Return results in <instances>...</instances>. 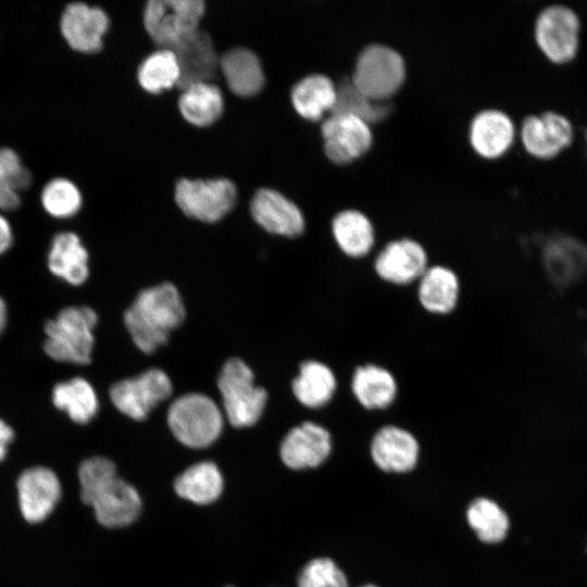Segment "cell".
<instances>
[{"mask_svg": "<svg viewBox=\"0 0 587 587\" xmlns=\"http://www.w3.org/2000/svg\"><path fill=\"white\" fill-rule=\"evenodd\" d=\"M185 314L177 288L162 283L138 294L124 313V323L137 348L152 353L167 341L170 333L184 322Z\"/></svg>", "mask_w": 587, "mask_h": 587, "instance_id": "6da1fadb", "label": "cell"}, {"mask_svg": "<svg viewBox=\"0 0 587 587\" xmlns=\"http://www.w3.org/2000/svg\"><path fill=\"white\" fill-rule=\"evenodd\" d=\"M97 313L86 305L63 308L45 324L43 350L54 361L87 365L95 346Z\"/></svg>", "mask_w": 587, "mask_h": 587, "instance_id": "7a4b0ae2", "label": "cell"}, {"mask_svg": "<svg viewBox=\"0 0 587 587\" xmlns=\"http://www.w3.org/2000/svg\"><path fill=\"white\" fill-rule=\"evenodd\" d=\"M167 424L180 444L199 449L218 438L223 428V414L211 398L191 392L173 401L167 412Z\"/></svg>", "mask_w": 587, "mask_h": 587, "instance_id": "3957f363", "label": "cell"}, {"mask_svg": "<svg viewBox=\"0 0 587 587\" xmlns=\"http://www.w3.org/2000/svg\"><path fill=\"white\" fill-rule=\"evenodd\" d=\"M223 408L228 422L235 427H249L257 423L264 410L267 394L255 386L250 367L240 359L227 360L217 378Z\"/></svg>", "mask_w": 587, "mask_h": 587, "instance_id": "277c9868", "label": "cell"}, {"mask_svg": "<svg viewBox=\"0 0 587 587\" xmlns=\"http://www.w3.org/2000/svg\"><path fill=\"white\" fill-rule=\"evenodd\" d=\"M405 74L400 52L384 43H370L358 54L350 79L366 96L387 101L402 86Z\"/></svg>", "mask_w": 587, "mask_h": 587, "instance_id": "5b68a950", "label": "cell"}, {"mask_svg": "<svg viewBox=\"0 0 587 587\" xmlns=\"http://www.w3.org/2000/svg\"><path fill=\"white\" fill-rule=\"evenodd\" d=\"M582 22L569 5L554 3L545 7L534 23L535 42L544 57L553 64L574 61L580 46Z\"/></svg>", "mask_w": 587, "mask_h": 587, "instance_id": "8992f818", "label": "cell"}, {"mask_svg": "<svg viewBox=\"0 0 587 587\" xmlns=\"http://www.w3.org/2000/svg\"><path fill=\"white\" fill-rule=\"evenodd\" d=\"M204 12L201 0H150L143 9V26L160 48L173 49L199 29Z\"/></svg>", "mask_w": 587, "mask_h": 587, "instance_id": "52a82bcc", "label": "cell"}, {"mask_svg": "<svg viewBox=\"0 0 587 587\" xmlns=\"http://www.w3.org/2000/svg\"><path fill=\"white\" fill-rule=\"evenodd\" d=\"M175 201L189 217L214 223L223 218L235 205L237 189L226 178H182L175 185Z\"/></svg>", "mask_w": 587, "mask_h": 587, "instance_id": "ba28073f", "label": "cell"}, {"mask_svg": "<svg viewBox=\"0 0 587 587\" xmlns=\"http://www.w3.org/2000/svg\"><path fill=\"white\" fill-rule=\"evenodd\" d=\"M172 389L165 372L150 369L136 377L116 382L111 386L109 395L120 412L141 421L157 404L171 396Z\"/></svg>", "mask_w": 587, "mask_h": 587, "instance_id": "9c48e42d", "label": "cell"}, {"mask_svg": "<svg viewBox=\"0 0 587 587\" xmlns=\"http://www.w3.org/2000/svg\"><path fill=\"white\" fill-rule=\"evenodd\" d=\"M574 136L572 121L565 114L552 110L527 115L520 128L525 151L539 160L559 157L572 145Z\"/></svg>", "mask_w": 587, "mask_h": 587, "instance_id": "30bf717a", "label": "cell"}, {"mask_svg": "<svg viewBox=\"0 0 587 587\" xmlns=\"http://www.w3.org/2000/svg\"><path fill=\"white\" fill-rule=\"evenodd\" d=\"M425 247L411 237L388 241L373 262L375 275L384 283L405 287L416 283L429 266Z\"/></svg>", "mask_w": 587, "mask_h": 587, "instance_id": "8fae6325", "label": "cell"}, {"mask_svg": "<svg viewBox=\"0 0 587 587\" xmlns=\"http://www.w3.org/2000/svg\"><path fill=\"white\" fill-rule=\"evenodd\" d=\"M540 259L546 278L558 289L573 287L587 276V245L573 235L549 236Z\"/></svg>", "mask_w": 587, "mask_h": 587, "instance_id": "7c38bea8", "label": "cell"}, {"mask_svg": "<svg viewBox=\"0 0 587 587\" xmlns=\"http://www.w3.org/2000/svg\"><path fill=\"white\" fill-rule=\"evenodd\" d=\"M321 133L326 157L337 164L358 159L373 143L371 124L349 113H329L322 123Z\"/></svg>", "mask_w": 587, "mask_h": 587, "instance_id": "4fadbf2b", "label": "cell"}, {"mask_svg": "<svg viewBox=\"0 0 587 587\" xmlns=\"http://www.w3.org/2000/svg\"><path fill=\"white\" fill-rule=\"evenodd\" d=\"M420 442L408 428L396 424L382 425L370 441V455L374 464L387 473L412 471L420 458Z\"/></svg>", "mask_w": 587, "mask_h": 587, "instance_id": "5bb4252c", "label": "cell"}, {"mask_svg": "<svg viewBox=\"0 0 587 587\" xmlns=\"http://www.w3.org/2000/svg\"><path fill=\"white\" fill-rule=\"evenodd\" d=\"M333 450L332 435L324 426L303 422L291 428L280 442L279 455L291 470L314 469L324 463Z\"/></svg>", "mask_w": 587, "mask_h": 587, "instance_id": "9a60e30c", "label": "cell"}, {"mask_svg": "<svg viewBox=\"0 0 587 587\" xmlns=\"http://www.w3.org/2000/svg\"><path fill=\"white\" fill-rule=\"evenodd\" d=\"M109 26V16L101 8L84 2L68 3L60 18L63 38L73 50L82 53L100 51Z\"/></svg>", "mask_w": 587, "mask_h": 587, "instance_id": "2e32d148", "label": "cell"}, {"mask_svg": "<svg viewBox=\"0 0 587 587\" xmlns=\"http://www.w3.org/2000/svg\"><path fill=\"white\" fill-rule=\"evenodd\" d=\"M16 486L21 513L29 523L43 521L61 498L57 474L45 466L25 470L18 476Z\"/></svg>", "mask_w": 587, "mask_h": 587, "instance_id": "e0dca14e", "label": "cell"}, {"mask_svg": "<svg viewBox=\"0 0 587 587\" xmlns=\"http://www.w3.org/2000/svg\"><path fill=\"white\" fill-rule=\"evenodd\" d=\"M253 220L268 233L297 237L305 227L299 207L286 196L271 188L255 191L250 202Z\"/></svg>", "mask_w": 587, "mask_h": 587, "instance_id": "ac0fdd59", "label": "cell"}, {"mask_svg": "<svg viewBox=\"0 0 587 587\" xmlns=\"http://www.w3.org/2000/svg\"><path fill=\"white\" fill-rule=\"evenodd\" d=\"M86 504L93 509L101 525L117 528L136 521L142 502L137 489L117 476L98 489Z\"/></svg>", "mask_w": 587, "mask_h": 587, "instance_id": "d6986e66", "label": "cell"}, {"mask_svg": "<svg viewBox=\"0 0 587 587\" xmlns=\"http://www.w3.org/2000/svg\"><path fill=\"white\" fill-rule=\"evenodd\" d=\"M350 391L362 409L384 411L397 401L399 383L395 374L386 366L366 362L353 369Z\"/></svg>", "mask_w": 587, "mask_h": 587, "instance_id": "ffe728a7", "label": "cell"}, {"mask_svg": "<svg viewBox=\"0 0 587 587\" xmlns=\"http://www.w3.org/2000/svg\"><path fill=\"white\" fill-rule=\"evenodd\" d=\"M180 70L178 87L196 83H212L220 72V57L211 36L198 29L172 49Z\"/></svg>", "mask_w": 587, "mask_h": 587, "instance_id": "44dd1931", "label": "cell"}, {"mask_svg": "<svg viewBox=\"0 0 587 587\" xmlns=\"http://www.w3.org/2000/svg\"><path fill=\"white\" fill-rule=\"evenodd\" d=\"M416 284V299L425 312L445 316L457 310L461 297V280L452 267L444 264L429 265Z\"/></svg>", "mask_w": 587, "mask_h": 587, "instance_id": "7402d4cb", "label": "cell"}, {"mask_svg": "<svg viewBox=\"0 0 587 587\" xmlns=\"http://www.w3.org/2000/svg\"><path fill=\"white\" fill-rule=\"evenodd\" d=\"M469 134L470 142L479 155L495 159L511 148L516 129L514 122L504 111L485 109L472 118Z\"/></svg>", "mask_w": 587, "mask_h": 587, "instance_id": "603a6c76", "label": "cell"}, {"mask_svg": "<svg viewBox=\"0 0 587 587\" xmlns=\"http://www.w3.org/2000/svg\"><path fill=\"white\" fill-rule=\"evenodd\" d=\"M88 260V251L77 234L61 232L54 235L47 257L48 268L54 276L79 286L89 276Z\"/></svg>", "mask_w": 587, "mask_h": 587, "instance_id": "cb8c5ba5", "label": "cell"}, {"mask_svg": "<svg viewBox=\"0 0 587 587\" xmlns=\"http://www.w3.org/2000/svg\"><path fill=\"white\" fill-rule=\"evenodd\" d=\"M332 234L339 250L353 260L367 257L376 239L371 218L358 209L339 211L333 217Z\"/></svg>", "mask_w": 587, "mask_h": 587, "instance_id": "d4e9b609", "label": "cell"}, {"mask_svg": "<svg viewBox=\"0 0 587 587\" xmlns=\"http://www.w3.org/2000/svg\"><path fill=\"white\" fill-rule=\"evenodd\" d=\"M220 72L230 91L239 97H252L265 83L258 55L246 48H234L220 57Z\"/></svg>", "mask_w": 587, "mask_h": 587, "instance_id": "484cf974", "label": "cell"}, {"mask_svg": "<svg viewBox=\"0 0 587 587\" xmlns=\"http://www.w3.org/2000/svg\"><path fill=\"white\" fill-rule=\"evenodd\" d=\"M292 392L305 408L321 409L334 399L338 380L329 365L317 360H308L300 364L299 374L292 380Z\"/></svg>", "mask_w": 587, "mask_h": 587, "instance_id": "4316f807", "label": "cell"}, {"mask_svg": "<svg viewBox=\"0 0 587 587\" xmlns=\"http://www.w3.org/2000/svg\"><path fill=\"white\" fill-rule=\"evenodd\" d=\"M337 95V86L330 77L321 73L309 74L292 87L290 100L296 112L303 118L317 121L330 113Z\"/></svg>", "mask_w": 587, "mask_h": 587, "instance_id": "83f0119b", "label": "cell"}, {"mask_svg": "<svg viewBox=\"0 0 587 587\" xmlns=\"http://www.w3.org/2000/svg\"><path fill=\"white\" fill-rule=\"evenodd\" d=\"M223 488V475L211 461L190 465L174 482V490L178 497L200 505L216 501Z\"/></svg>", "mask_w": 587, "mask_h": 587, "instance_id": "f1b7e54d", "label": "cell"}, {"mask_svg": "<svg viewBox=\"0 0 587 587\" xmlns=\"http://www.w3.org/2000/svg\"><path fill=\"white\" fill-rule=\"evenodd\" d=\"M182 89L178 109L188 123L205 127L216 122L223 114V95L213 83H196Z\"/></svg>", "mask_w": 587, "mask_h": 587, "instance_id": "f546056e", "label": "cell"}, {"mask_svg": "<svg viewBox=\"0 0 587 587\" xmlns=\"http://www.w3.org/2000/svg\"><path fill=\"white\" fill-rule=\"evenodd\" d=\"M52 402L77 424L89 423L99 409L95 388L83 377H73L55 384L52 389Z\"/></svg>", "mask_w": 587, "mask_h": 587, "instance_id": "4dcf8cb0", "label": "cell"}, {"mask_svg": "<svg viewBox=\"0 0 587 587\" xmlns=\"http://www.w3.org/2000/svg\"><path fill=\"white\" fill-rule=\"evenodd\" d=\"M466 521L477 538L488 545L503 541L511 527L504 509L485 497L476 498L469 504Z\"/></svg>", "mask_w": 587, "mask_h": 587, "instance_id": "1f68e13d", "label": "cell"}, {"mask_svg": "<svg viewBox=\"0 0 587 587\" xmlns=\"http://www.w3.org/2000/svg\"><path fill=\"white\" fill-rule=\"evenodd\" d=\"M180 70L172 49L160 48L149 54L139 65L137 78L142 89L160 93L177 85Z\"/></svg>", "mask_w": 587, "mask_h": 587, "instance_id": "d6a6232c", "label": "cell"}, {"mask_svg": "<svg viewBox=\"0 0 587 587\" xmlns=\"http://www.w3.org/2000/svg\"><path fill=\"white\" fill-rule=\"evenodd\" d=\"M336 86V101L330 113H349L372 124L382 121L391 112L389 100H376L366 96L353 85L350 78H344Z\"/></svg>", "mask_w": 587, "mask_h": 587, "instance_id": "836d02e7", "label": "cell"}, {"mask_svg": "<svg viewBox=\"0 0 587 587\" xmlns=\"http://www.w3.org/2000/svg\"><path fill=\"white\" fill-rule=\"evenodd\" d=\"M30 172L11 148H0V211L15 210L21 203L20 192L32 184Z\"/></svg>", "mask_w": 587, "mask_h": 587, "instance_id": "e575fe53", "label": "cell"}, {"mask_svg": "<svg viewBox=\"0 0 587 587\" xmlns=\"http://www.w3.org/2000/svg\"><path fill=\"white\" fill-rule=\"evenodd\" d=\"M43 210L57 218H68L78 213L83 204L79 188L65 177L49 180L40 193Z\"/></svg>", "mask_w": 587, "mask_h": 587, "instance_id": "d590c367", "label": "cell"}, {"mask_svg": "<svg viewBox=\"0 0 587 587\" xmlns=\"http://www.w3.org/2000/svg\"><path fill=\"white\" fill-rule=\"evenodd\" d=\"M297 587H349L344 571L329 558H315L303 565Z\"/></svg>", "mask_w": 587, "mask_h": 587, "instance_id": "8d00e7d4", "label": "cell"}, {"mask_svg": "<svg viewBox=\"0 0 587 587\" xmlns=\"http://www.w3.org/2000/svg\"><path fill=\"white\" fill-rule=\"evenodd\" d=\"M116 477L117 472L113 461L104 457L84 460L78 469L82 500L87 503L98 489Z\"/></svg>", "mask_w": 587, "mask_h": 587, "instance_id": "74e56055", "label": "cell"}, {"mask_svg": "<svg viewBox=\"0 0 587 587\" xmlns=\"http://www.w3.org/2000/svg\"><path fill=\"white\" fill-rule=\"evenodd\" d=\"M13 243V230L8 218L0 213V255L7 252Z\"/></svg>", "mask_w": 587, "mask_h": 587, "instance_id": "f35d334b", "label": "cell"}, {"mask_svg": "<svg viewBox=\"0 0 587 587\" xmlns=\"http://www.w3.org/2000/svg\"><path fill=\"white\" fill-rule=\"evenodd\" d=\"M14 438L12 427L0 419V462L5 458L9 445Z\"/></svg>", "mask_w": 587, "mask_h": 587, "instance_id": "ab89813d", "label": "cell"}, {"mask_svg": "<svg viewBox=\"0 0 587 587\" xmlns=\"http://www.w3.org/2000/svg\"><path fill=\"white\" fill-rule=\"evenodd\" d=\"M8 322V309L7 303L0 297V335L3 333Z\"/></svg>", "mask_w": 587, "mask_h": 587, "instance_id": "60d3db41", "label": "cell"}, {"mask_svg": "<svg viewBox=\"0 0 587 587\" xmlns=\"http://www.w3.org/2000/svg\"><path fill=\"white\" fill-rule=\"evenodd\" d=\"M361 587H377V586L372 585V584H367V585H364V586H361Z\"/></svg>", "mask_w": 587, "mask_h": 587, "instance_id": "b9f144b4", "label": "cell"}, {"mask_svg": "<svg viewBox=\"0 0 587 587\" xmlns=\"http://www.w3.org/2000/svg\"><path fill=\"white\" fill-rule=\"evenodd\" d=\"M586 148H587V132H586Z\"/></svg>", "mask_w": 587, "mask_h": 587, "instance_id": "7bdbcfd3", "label": "cell"}, {"mask_svg": "<svg viewBox=\"0 0 587 587\" xmlns=\"http://www.w3.org/2000/svg\"><path fill=\"white\" fill-rule=\"evenodd\" d=\"M227 587H232V586H227Z\"/></svg>", "mask_w": 587, "mask_h": 587, "instance_id": "ee69618b", "label": "cell"}]
</instances>
